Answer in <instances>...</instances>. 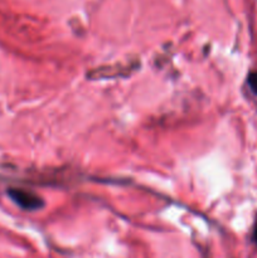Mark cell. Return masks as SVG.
<instances>
[{
  "instance_id": "6da1fadb",
  "label": "cell",
  "mask_w": 257,
  "mask_h": 258,
  "mask_svg": "<svg viewBox=\"0 0 257 258\" xmlns=\"http://www.w3.org/2000/svg\"><path fill=\"white\" fill-rule=\"evenodd\" d=\"M8 194H9V197L15 204H18L20 208L25 209V211H37V209H40L44 206L43 199L30 190L13 188L9 189Z\"/></svg>"
},
{
  "instance_id": "7a4b0ae2",
  "label": "cell",
  "mask_w": 257,
  "mask_h": 258,
  "mask_svg": "<svg viewBox=\"0 0 257 258\" xmlns=\"http://www.w3.org/2000/svg\"><path fill=\"white\" fill-rule=\"evenodd\" d=\"M247 82H248V86L249 88H251L252 92H253L254 95H257V71L249 73Z\"/></svg>"
},
{
  "instance_id": "3957f363",
  "label": "cell",
  "mask_w": 257,
  "mask_h": 258,
  "mask_svg": "<svg viewBox=\"0 0 257 258\" xmlns=\"http://www.w3.org/2000/svg\"><path fill=\"white\" fill-rule=\"evenodd\" d=\"M253 239H254V242H256V243H257V224H256V227H254V232H253Z\"/></svg>"
}]
</instances>
